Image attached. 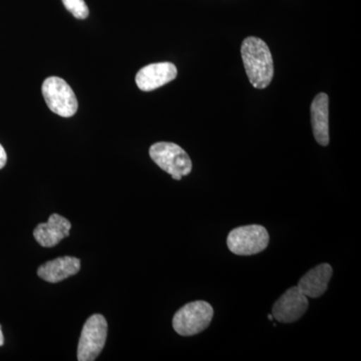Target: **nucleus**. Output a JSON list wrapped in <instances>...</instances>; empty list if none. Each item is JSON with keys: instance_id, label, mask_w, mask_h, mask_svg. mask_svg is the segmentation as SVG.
Masks as SVG:
<instances>
[{"instance_id": "f257e3e1", "label": "nucleus", "mask_w": 361, "mask_h": 361, "mask_svg": "<svg viewBox=\"0 0 361 361\" xmlns=\"http://www.w3.org/2000/svg\"><path fill=\"white\" fill-rule=\"evenodd\" d=\"M241 54L251 85L259 90L267 87L274 75V63L266 42L258 37H247L242 44Z\"/></svg>"}, {"instance_id": "f03ea898", "label": "nucleus", "mask_w": 361, "mask_h": 361, "mask_svg": "<svg viewBox=\"0 0 361 361\" xmlns=\"http://www.w3.org/2000/svg\"><path fill=\"white\" fill-rule=\"evenodd\" d=\"M214 310L206 301H194L183 306L173 317V327L180 336H193L208 329Z\"/></svg>"}, {"instance_id": "7ed1b4c3", "label": "nucleus", "mask_w": 361, "mask_h": 361, "mask_svg": "<svg viewBox=\"0 0 361 361\" xmlns=\"http://www.w3.org/2000/svg\"><path fill=\"white\" fill-rule=\"evenodd\" d=\"M149 157L161 170L180 180L192 171V161L185 149L174 142H156L149 148Z\"/></svg>"}, {"instance_id": "20e7f679", "label": "nucleus", "mask_w": 361, "mask_h": 361, "mask_svg": "<svg viewBox=\"0 0 361 361\" xmlns=\"http://www.w3.org/2000/svg\"><path fill=\"white\" fill-rule=\"evenodd\" d=\"M269 240V234L263 226H243L229 233L227 246L235 255H255L267 248Z\"/></svg>"}, {"instance_id": "39448f33", "label": "nucleus", "mask_w": 361, "mask_h": 361, "mask_svg": "<svg viewBox=\"0 0 361 361\" xmlns=\"http://www.w3.org/2000/svg\"><path fill=\"white\" fill-rule=\"evenodd\" d=\"M42 90L49 110L63 118L75 115L78 106L77 97L65 80L59 77L47 78Z\"/></svg>"}, {"instance_id": "423d86ee", "label": "nucleus", "mask_w": 361, "mask_h": 361, "mask_svg": "<svg viewBox=\"0 0 361 361\" xmlns=\"http://www.w3.org/2000/svg\"><path fill=\"white\" fill-rule=\"evenodd\" d=\"M108 322L101 314H94L85 322L78 346V360L92 361L99 357L106 344Z\"/></svg>"}, {"instance_id": "0eeeda50", "label": "nucleus", "mask_w": 361, "mask_h": 361, "mask_svg": "<svg viewBox=\"0 0 361 361\" xmlns=\"http://www.w3.org/2000/svg\"><path fill=\"white\" fill-rule=\"evenodd\" d=\"M308 305V297L298 287H291L273 305L272 316L278 322H295L302 317Z\"/></svg>"}, {"instance_id": "6e6552de", "label": "nucleus", "mask_w": 361, "mask_h": 361, "mask_svg": "<svg viewBox=\"0 0 361 361\" xmlns=\"http://www.w3.org/2000/svg\"><path fill=\"white\" fill-rule=\"evenodd\" d=\"M178 71L172 63H158L144 66L135 75V84L142 92H152L177 78Z\"/></svg>"}, {"instance_id": "1a4fd4ad", "label": "nucleus", "mask_w": 361, "mask_h": 361, "mask_svg": "<svg viewBox=\"0 0 361 361\" xmlns=\"http://www.w3.org/2000/svg\"><path fill=\"white\" fill-rule=\"evenodd\" d=\"M71 228L70 221L59 214H52L47 223H42L35 227L33 236L40 246L51 248L68 237Z\"/></svg>"}, {"instance_id": "9d476101", "label": "nucleus", "mask_w": 361, "mask_h": 361, "mask_svg": "<svg viewBox=\"0 0 361 361\" xmlns=\"http://www.w3.org/2000/svg\"><path fill=\"white\" fill-rule=\"evenodd\" d=\"M311 123L316 142L323 147L329 144V99L324 92L317 94L311 104Z\"/></svg>"}, {"instance_id": "9b49d317", "label": "nucleus", "mask_w": 361, "mask_h": 361, "mask_svg": "<svg viewBox=\"0 0 361 361\" xmlns=\"http://www.w3.org/2000/svg\"><path fill=\"white\" fill-rule=\"evenodd\" d=\"M332 273L334 269L331 266L323 263L308 271L303 277H301L297 287L306 297L318 298L327 290Z\"/></svg>"}, {"instance_id": "f8f14e48", "label": "nucleus", "mask_w": 361, "mask_h": 361, "mask_svg": "<svg viewBox=\"0 0 361 361\" xmlns=\"http://www.w3.org/2000/svg\"><path fill=\"white\" fill-rule=\"evenodd\" d=\"M80 270V259L71 257V256H63L40 266L37 270V275L49 283H58L66 278L77 274Z\"/></svg>"}, {"instance_id": "ddd939ff", "label": "nucleus", "mask_w": 361, "mask_h": 361, "mask_svg": "<svg viewBox=\"0 0 361 361\" xmlns=\"http://www.w3.org/2000/svg\"><path fill=\"white\" fill-rule=\"evenodd\" d=\"M63 6L78 20H85L89 16V7L85 0H63Z\"/></svg>"}, {"instance_id": "4468645a", "label": "nucleus", "mask_w": 361, "mask_h": 361, "mask_svg": "<svg viewBox=\"0 0 361 361\" xmlns=\"http://www.w3.org/2000/svg\"><path fill=\"white\" fill-rule=\"evenodd\" d=\"M7 161V155L6 149H4V147L0 145V170H1L2 168H4V166H6Z\"/></svg>"}, {"instance_id": "2eb2a0df", "label": "nucleus", "mask_w": 361, "mask_h": 361, "mask_svg": "<svg viewBox=\"0 0 361 361\" xmlns=\"http://www.w3.org/2000/svg\"><path fill=\"white\" fill-rule=\"evenodd\" d=\"M4 334H2L1 325H0V346L4 345Z\"/></svg>"}, {"instance_id": "dca6fc26", "label": "nucleus", "mask_w": 361, "mask_h": 361, "mask_svg": "<svg viewBox=\"0 0 361 361\" xmlns=\"http://www.w3.org/2000/svg\"><path fill=\"white\" fill-rule=\"evenodd\" d=\"M268 318H269L270 320H273V316L272 315H268Z\"/></svg>"}]
</instances>
